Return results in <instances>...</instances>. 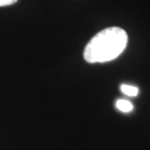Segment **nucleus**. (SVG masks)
Instances as JSON below:
<instances>
[{"mask_svg":"<svg viewBox=\"0 0 150 150\" xmlns=\"http://www.w3.org/2000/svg\"><path fill=\"white\" fill-rule=\"evenodd\" d=\"M128 43V34L123 28L111 27L98 32L84 48L88 63H105L118 58Z\"/></svg>","mask_w":150,"mask_h":150,"instance_id":"obj_1","label":"nucleus"},{"mask_svg":"<svg viewBox=\"0 0 150 150\" xmlns=\"http://www.w3.org/2000/svg\"><path fill=\"white\" fill-rule=\"evenodd\" d=\"M116 108L119 111L123 112H129L133 110V104L132 103L129 102L125 99H118L116 102Z\"/></svg>","mask_w":150,"mask_h":150,"instance_id":"obj_2","label":"nucleus"},{"mask_svg":"<svg viewBox=\"0 0 150 150\" xmlns=\"http://www.w3.org/2000/svg\"><path fill=\"white\" fill-rule=\"evenodd\" d=\"M121 91L123 92L124 94L128 96L134 97L137 96L139 93V88L135 86L127 85V84H123L121 86Z\"/></svg>","mask_w":150,"mask_h":150,"instance_id":"obj_3","label":"nucleus"},{"mask_svg":"<svg viewBox=\"0 0 150 150\" xmlns=\"http://www.w3.org/2000/svg\"><path fill=\"white\" fill-rule=\"evenodd\" d=\"M18 0H0V7L12 5L15 4Z\"/></svg>","mask_w":150,"mask_h":150,"instance_id":"obj_4","label":"nucleus"}]
</instances>
